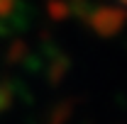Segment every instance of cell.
Wrapping results in <instances>:
<instances>
[{
    "label": "cell",
    "instance_id": "6da1fadb",
    "mask_svg": "<svg viewBox=\"0 0 127 124\" xmlns=\"http://www.w3.org/2000/svg\"><path fill=\"white\" fill-rule=\"evenodd\" d=\"M120 2H125V5H127V0H120Z\"/></svg>",
    "mask_w": 127,
    "mask_h": 124
}]
</instances>
